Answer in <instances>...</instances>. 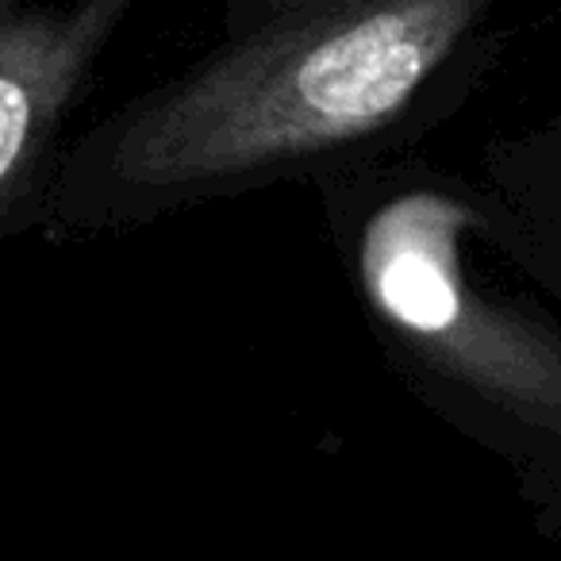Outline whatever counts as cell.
Returning <instances> with one entry per match:
<instances>
[{
    "label": "cell",
    "mask_w": 561,
    "mask_h": 561,
    "mask_svg": "<svg viewBox=\"0 0 561 561\" xmlns=\"http://www.w3.org/2000/svg\"><path fill=\"white\" fill-rule=\"evenodd\" d=\"M481 0H297L66 147L50 219L104 231L280 181L369 170L450 66Z\"/></svg>",
    "instance_id": "obj_1"
},
{
    "label": "cell",
    "mask_w": 561,
    "mask_h": 561,
    "mask_svg": "<svg viewBox=\"0 0 561 561\" xmlns=\"http://www.w3.org/2000/svg\"><path fill=\"white\" fill-rule=\"evenodd\" d=\"M135 0H0V242L50 219L62 131Z\"/></svg>",
    "instance_id": "obj_2"
}]
</instances>
